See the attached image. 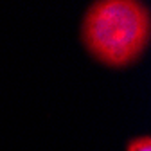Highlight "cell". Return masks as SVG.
I'll return each instance as SVG.
<instances>
[{"mask_svg": "<svg viewBox=\"0 0 151 151\" xmlns=\"http://www.w3.org/2000/svg\"><path fill=\"white\" fill-rule=\"evenodd\" d=\"M149 7L135 0H101L85 14L81 36L96 60L110 67L133 63L149 43Z\"/></svg>", "mask_w": 151, "mask_h": 151, "instance_id": "1", "label": "cell"}, {"mask_svg": "<svg viewBox=\"0 0 151 151\" xmlns=\"http://www.w3.org/2000/svg\"><path fill=\"white\" fill-rule=\"evenodd\" d=\"M128 151H151V139L144 135V137H137L133 140H129Z\"/></svg>", "mask_w": 151, "mask_h": 151, "instance_id": "2", "label": "cell"}]
</instances>
